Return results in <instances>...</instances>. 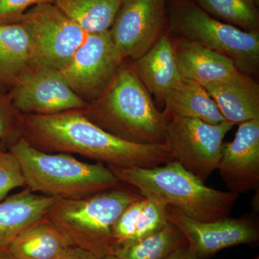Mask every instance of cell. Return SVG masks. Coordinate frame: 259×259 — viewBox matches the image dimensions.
<instances>
[{
    "label": "cell",
    "instance_id": "6da1fadb",
    "mask_svg": "<svg viewBox=\"0 0 259 259\" xmlns=\"http://www.w3.org/2000/svg\"><path fill=\"white\" fill-rule=\"evenodd\" d=\"M20 133L40 151L79 155L108 167L151 168L173 161L166 146L118 139L94 124L81 110L47 115L21 114Z\"/></svg>",
    "mask_w": 259,
    "mask_h": 259
},
{
    "label": "cell",
    "instance_id": "7a4b0ae2",
    "mask_svg": "<svg viewBox=\"0 0 259 259\" xmlns=\"http://www.w3.org/2000/svg\"><path fill=\"white\" fill-rule=\"evenodd\" d=\"M81 111L94 124L118 139L166 146L169 117L156 108L132 64L125 61L105 93Z\"/></svg>",
    "mask_w": 259,
    "mask_h": 259
},
{
    "label": "cell",
    "instance_id": "3957f363",
    "mask_svg": "<svg viewBox=\"0 0 259 259\" xmlns=\"http://www.w3.org/2000/svg\"><path fill=\"white\" fill-rule=\"evenodd\" d=\"M109 168L123 185L134 187L145 197L161 199L200 222L228 217L239 196L207 187L175 161L151 168Z\"/></svg>",
    "mask_w": 259,
    "mask_h": 259
},
{
    "label": "cell",
    "instance_id": "277c9868",
    "mask_svg": "<svg viewBox=\"0 0 259 259\" xmlns=\"http://www.w3.org/2000/svg\"><path fill=\"white\" fill-rule=\"evenodd\" d=\"M8 150L21 166L25 185L32 192L57 199H75L122 185L102 163H90L67 153L37 150L20 137Z\"/></svg>",
    "mask_w": 259,
    "mask_h": 259
},
{
    "label": "cell",
    "instance_id": "5b68a950",
    "mask_svg": "<svg viewBox=\"0 0 259 259\" xmlns=\"http://www.w3.org/2000/svg\"><path fill=\"white\" fill-rule=\"evenodd\" d=\"M142 197L122 184L79 198L57 199L46 216L73 244L97 257L114 255L118 249L112 233L114 224L131 202Z\"/></svg>",
    "mask_w": 259,
    "mask_h": 259
},
{
    "label": "cell",
    "instance_id": "8992f818",
    "mask_svg": "<svg viewBox=\"0 0 259 259\" xmlns=\"http://www.w3.org/2000/svg\"><path fill=\"white\" fill-rule=\"evenodd\" d=\"M170 28L182 39L226 56L238 71L255 74L259 69V33L220 21L188 1H178L167 13Z\"/></svg>",
    "mask_w": 259,
    "mask_h": 259
},
{
    "label": "cell",
    "instance_id": "52a82bcc",
    "mask_svg": "<svg viewBox=\"0 0 259 259\" xmlns=\"http://www.w3.org/2000/svg\"><path fill=\"white\" fill-rule=\"evenodd\" d=\"M168 117L166 146L173 161L204 183L218 170L223 139L234 125L227 121L212 125L197 119Z\"/></svg>",
    "mask_w": 259,
    "mask_h": 259
},
{
    "label": "cell",
    "instance_id": "ba28073f",
    "mask_svg": "<svg viewBox=\"0 0 259 259\" xmlns=\"http://www.w3.org/2000/svg\"><path fill=\"white\" fill-rule=\"evenodd\" d=\"M18 22L31 38L36 65L58 71L69 64L88 34L54 3L32 7Z\"/></svg>",
    "mask_w": 259,
    "mask_h": 259
},
{
    "label": "cell",
    "instance_id": "9c48e42d",
    "mask_svg": "<svg viewBox=\"0 0 259 259\" xmlns=\"http://www.w3.org/2000/svg\"><path fill=\"white\" fill-rule=\"evenodd\" d=\"M123 61L109 30L88 33L69 64L59 71L72 91L89 105L105 93Z\"/></svg>",
    "mask_w": 259,
    "mask_h": 259
},
{
    "label": "cell",
    "instance_id": "30bf717a",
    "mask_svg": "<svg viewBox=\"0 0 259 259\" xmlns=\"http://www.w3.org/2000/svg\"><path fill=\"white\" fill-rule=\"evenodd\" d=\"M166 214L168 222L180 230L197 259H208L235 245H256L259 241L258 220L254 214L200 222L171 205L167 206Z\"/></svg>",
    "mask_w": 259,
    "mask_h": 259
},
{
    "label": "cell",
    "instance_id": "8fae6325",
    "mask_svg": "<svg viewBox=\"0 0 259 259\" xmlns=\"http://www.w3.org/2000/svg\"><path fill=\"white\" fill-rule=\"evenodd\" d=\"M167 0H122L110 29L122 60H137L163 35Z\"/></svg>",
    "mask_w": 259,
    "mask_h": 259
},
{
    "label": "cell",
    "instance_id": "7c38bea8",
    "mask_svg": "<svg viewBox=\"0 0 259 259\" xmlns=\"http://www.w3.org/2000/svg\"><path fill=\"white\" fill-rule=\"evenodd\" d=\"M20 114L54 115L88 106L69 88L60 71L34 65L27 70L8 94Z\"/></svg>",
    "mask_w": 259,
    "mask_h": 259
},
{
    "label": "cell",
    "instance_id": "4fadbf2b",
    "mask_svg": "<svg viewBox=\"0 0 259 259\" xmlns=\"http://www.w3.org/2000/svg\"><path fill=\"white\" fill-rule=\"evenodd\" d=\"M218 170L229 192L258 190L259 119L239 124L234 139L223 143Z\"/></svg>",
    "mask_w": 259,
    "mask_h": 259
},
{
    "label": "cell",
    "instance_id": "5bb4252c",
    "mask_svg": "<svg viewBox=\"0 0 259 259\" xmlns=\"http://www.w3.org/2000/svg\"><path fill=\"white\" fill-rule=\"evenodd\" d=\"M204 88L227 122L235 125L259 119V85L250 75L238 71Z\"/></svg>",
    "mask_w": 259,
    "mask_h": 259
},
{
    "label": "cell",
    "instance_id": "9a60e30c",
    "mask_svg": "<svg viewBox=\"0 0 259 259\" xmlns=\"http://www.w3.org/2000/svg\"><path fill=\"white\" fill-rule=\"evenodd\" d=\"M57 199L27 187L0 202V250H8L19 234L47 214Z\"/></svg>",
    "mask_w": 259,
    "mask_h": 259
},
{
    "label": "cell",
    "instance_id": "2e32d148",
    "mask_svg": "<svg viewBox=\"0 0 259 259\" xmlns=\"http://www.w3.org/2000/svg\"><path fill=\"white\" fill-rule=\"evenodd\" d=\"M131 64L150 95L161 101L168 90L182 78L173 42L164 34L144 55Z\"/></svg>",
    "mask_w": 259,
    "mask_h": 259
},
{
    "label": "cell",
    "instance_id": "e0dca14e",
    "mask_svg": "<svg viewBox=\"0 0 259 259\" xmlns=\"http://www.w3.org/2000/svg\"><path fill=\"white\" fill-rule=\"evenodd\" d=\"M182 77L193 80L203 87L218 82L238 72L234 63L197 42L180 39L174 44Z\"/></svg>",
    "mask_w": 259,
    "mask_h": 259
},
{
    "label": "cell",
    "instance_id": "ac0fdd59",
    "mask_svg": "<svg viewBox=\"0 0 259 259\" xmlns=\"http://www.w3.org/2000/svg\"><path fill=\"white\" fill-rule=\"evenodd\" d=\"M36 65L33 45L21 23H0V86L11 90L24 73Z\"/></svg>",
    "mask_w": 259,
    "mask_h": 259
},
{
    "label": "cell",
    "instance_id": "d6986e66",
    "mask_svg": "<svg viewBox=\"0 0 259 259\" xmlns=\"http://www.w3.org/2000/svg\"><path fill=\"white\" fill-rule=\"evenodd\" d=\"M163 102L168 116L197 119L212 125L226 121L207 90L193 80L181 78L167 92Z\"/></svg>",
    "mask_w": 259,
    "mask_h": 259
},
{
    "label": "cell",
    "instance_id": "ffe728a7",
    "mask_svg": "<svg viewBox=\"0 0 259 259\" xmlns=\"http://www.w3.org/2000/svg\"><path fill=\"white\" fill-rule=\"evenodd\" d=\"M71 245L69 237L45 215L19 234L8 250L18 259H54Z\"/></svg>",
    "mask_w": 259,
    "mask_h": 259
},
{
    "label": "cell",
    "instance_id": "44dd1931",
    "mask_svg": "<svg viewBox=\"0 0 259 259\" xmlns=\"http://www.w3.org/2000/svg\"><path fill=\"white\" fill-rule=\"evenodd\" d=\"M122 0H56V6L87 33L111 28Z\"/></svg>",
    "mask_w": 259,
    "mask_h": 259
},
{
    "label": "cell",
    "instance_id": "7402d4cb",
    "mask_svg": "<svg viewBox=\"0 0 259 259\" xmlns=\"http://www.w3.org/2000/svg\"><path fill=\"white\" fill-rule=\"evenodd\" d=\"M186 245H188L185 236L168 222L160 231L120 247L114 255L117 259H164Z\"/></svg>",
    "mask_w": 259,
    "mask_h": 259
},
{
    "label": "cell",
    "instance_id": "603a6c76",
    "mask_svg": "<svg viewBox=\"0 0 259 259\" xmlns=\"http://www.w3.org/2000/svg\"><path fill=\"white\" fill-rule=\"evenodd\" d=\"M197 6L220 21L259 33L258 0H196Z\"/></svg>",
    "mask_w": 259,
    "mask_h": 259
},
{
    "label": "cell",
    "instance_id": "cb8c5ba5",
    "mask_svg": "<svg viewBox=\"0 0 259 259\" xmlns=\"http://www.w3.org/2000/svg\"><path fill=\"white\" fill-rule=\"evenodd\" d=\"M146 199V204L140 214L136 231L130 244L160 231L168 223L166 214L168 204L157 197L148 196Z\"/></svg>",
    "mask_w": 259,
    "mask_h": 259
},
{
    "label": "cell",
    "instance_id": "d4e9b609",
    "mask_svg": "<svg viewBox=\"0 0 259 259\" xmlns=\"http://www.w3.org/2000/svg\"><path fill=\"white\" fill-rule=\"evenodd\" d=\"M21 166L9 150L0 148V202L8 197L12 190L25 187Z\"/></svg>",
    "mask_w": 259,
    "mask_h": 259
},
{
    "label": "cell",
    "instance_id": "484cf974",
    "mask_svg": "<svg viewBox=\"0 0 259 259\" xmlns=\"http://www.w3.org/2000/svg\"><path fill=\"white\" fill-rule=\"evenodd\" d=\"M20 118L21 114L13 106L8 94L0 90V146L3 149L21 137Z\"/></svg>",
    "mask_w": 259,
    "mask_h": 259
},
{
    "label": "cell",
    "instance_id": "4316f807",
    "mask_svg": "<svg viewBox=\"0 0 259 259\" xmlns=\"http://www.w3.org/2000/svg\"><path fill=\"white\" fill-rule=\"evenodd\" d=\"M146 202V197L143 196L131 202L115 221L112 233L118 245V248L131 243L140 214L144 209Z\"/></svg>",
    "mask_w": 259,
    "mask_h": 259
},
{
    "label": "cell",
    "instance_id": "83f0119b",
    "mask_svg": "<svg viewBox=\"0 0 259 259\" xmlns=\"http://www.w3.org/2000/svg\"><path fill=\"white\" fill-rule=\"evenodd\" d=\"M56 0H0V23H16L24 13L36 5L55 3Z\"/></svg>",
    "mask_w": 259,
    "mask_h": 259
},
{
    "label": "cell",
    "instance_id": "f1b7e54d",
    "mask_svg": "<svg viewBox=\"0 0 259 259\" xmlns=\"http://www.w3.org/2000/svg\"><path fill=\"white\" fill-rule=\"evenodd\" d=\"M91 252L83 249L77 245H71L65 248L54 259H96Z\"/></svg>",
    "mask_w": 259,
    "mask_h": 259
},
{
    "label": "cell",
    "instance_id": "f546056e",
    "mask_svg": "<svg viewBox=\"0 0 259 259\" xmlns=\"http://www.w3.org/2000/svg\"><path fill=\"white\" fill-rule=\"evenodd\" d=\"M164 259H197V258L192 250L189 248L188 245H186L177 250Z\"/></svg>",
    "mask_w": 259,
    "mask_h": 259
},
{
    "label": "cell",
    "instance_id": "4dcf8cb0",
    "mask_svg": "<svg viewBox=\"0 0 259 259\" xmlns=\"http://www.w3.org/2000/svg\"><path fill=\"white\" fill-rule=\"evenodd\" d=\"M0 259H18L8 250H0Z\"/></svg>",
    "mask_w": 259,
    "mask_h": 259
},
{
    "label": "cell",
    "instance_id": "1f68e13d",
    "mask_svg": "<svg viewBox=\"0 0 259 259\" xmlns=\"http://www.w3.org/2000/svg\"><path fill=\"white\" fill-rule=\"evenodd\" d=\"M96 259H117L114 255H107L105 256L97 257Z\"/></svg>",
    "mask_w": 259,
    "mask_h": 259
},
{
    "label": "cell",
    "instance_id": "d6a6232c",
    "mask_svg": "<svg viewBox=\"0 0 259 259\" xmlns=\"http://www.w3.org/2000/svg\"><path fill=\"white\" fill-rule=\"evenodd\" d=\"M178 1H182V0H178Z\"/></svg>",
    "mask_w": 259,
    "mask_h": 259
}]
</instances>
